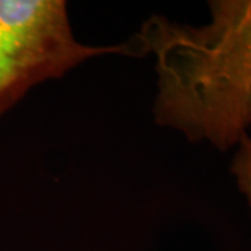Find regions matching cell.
I'll return each mask as SVG.
<instances>
[{"label":"cell","mask_w":251,"mask_h":251,"mask_svg":"<svg viewBox=\"0 0 251 251\" xmlns=\"http://www.w3.org/2000/svg\"><path fill=\"white\" fill-rule=\"evenodd\" d=\"M232 173L236 177L237 187L247 200L251 209V135H246L237 145V151L232 163Z\"/></svg>","instance_id":"3957f363"},{"label":"cell","mask_w":251,"mask_h":251,"mask_svg":"<svg viewBox=\"0 0 251 251\" xmlns=\"http://www.w3.org/2000/svg\"><path fill=\"white\" fill-rule=\"evenodd\" d=\"M105 54L145 53L137 36L119 45L81 44L63 0H0V116L32 87Z\"/></svg>","instance_id":"7a4b0ae2"},{"label":"cell","mask_w":251,"mask_h":251,"mask_svg":"<svg viewBox=\"0 0 251 251\" xmlns=\"http://www.w3.org/2000/svg\"><path fill=\"white\" fill-rule=\"evenodd\" d=\"M208 4L205 25L155 16L137 38L156 59V122L227 151L251 127V0Z\"/></svg>","instance_id":"6da1fadb"}]
</instances>
